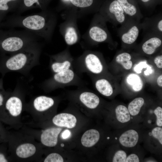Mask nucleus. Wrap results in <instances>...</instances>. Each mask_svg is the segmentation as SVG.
Wrapping results in <instances>:
<instances>
[{
  "mask_svg": "<svg viewBox=\"0 0 162 162\" xmlns=\"http://www.w3.org/2000/svg\"><path fill=\"white\" fill-rule=\"evenodd\" d=\"M64 160L59 154L53 153L49 154L45 158L44 162H63Z\"/></svg>",
  "mask_w": 162,
  "mask_h": 162,
  "instance_id": "30",
  "label": "nucleus"
},
{
  "mask_svg": "<svg viewBox=\"0 0 162 162\" xmlns=\"http://www.w3.org/2000/svg\"><path fill=\"white\" fill-rule=\"evenodd\" d=\"M128 17L140 21L143 16L137 6L131 0H116Z\"/></svg>",
  "mask_w": 162,
  "mask_h": 162,
  "instance_id": "14",
  "label": "nucleus"
},
{
  "mask_svg": "<svg viewBox=\"0 0 162 162\" xmlns=\"http://www.w3.org/2000/svg\"><path fill=\"white\" fill-rule=\"evenodd\" d=\"M36 150V148L33 144L26 143L19 146L16 148V152L19 158H26L34 154Z\"/></svg>",
  "mask_w": 162,
  "mask_h": 162,
  "instance_id": "21",
  "label": "nucleus"
},
{
  "mask_svg": "<svg viewBox=\"0 0 162 162\" xmlns=\"http://www.w3.org/2000/svg\"><path fill=\"white\" fill-rule=\"evenodd\" d=\"M62 130L59 128H51L45 130L40 136L41 142L46 146H55L57 143L58 135Z\"/></svg>",
  "mask_w": 162,
  "mask_h": 162,
  "instance_id": "15",
  "label": "nucleus"
},
{
  "mask_svg": "<svg viewBox=\"0 0 162 162\" xmlns=\"http://www.w3.org/2000/svg\"></svg>",
  "mask_w": 162,
  "mask_h": 162,
  "instance_id": "46",
  "label": "nucleus"
},
{
  "mask_svg": "<svg viewBox=\"0 0 162 162\" xmlns=\"http://www.w3.org/2000/svg\"><path fill=\"white\" fill-rule=\"evenodd\" d=\"M25 89L23 84L19 81H18L14 91L9 92L3 107L0 111L5 110L11 116L15 117L20 115L23 107L22 96Z\"/></svg>",
  "mask_w": 162,
  "mask_h": 162,
  "instance_id": "6",
  "label": "nucleus"
},
{
  "mask_svg": "<svg viewBox=\"0 0 162 162\" xmlns=\"http://www.w3.org/2000/svg\"><path fill=\"white\" fill-rule=\"evenodd\" d=\"M151 0H141V2H142L145 3H148L149 2H150Z\"/></svg>",
  "mask_w": 162,
  "mask_h": 162,
  "instance_id": "42",
  "label": "nucleus"
},
{
  "mask_svg": "<svg viewBox=\"0 0 162 162\" xmlns=\"http://www.w3.org/2000/svg\"><path fill=\"white\" fill-rule=\"evenodd\" d=\"M128 84L135 92H139L142 89L143 86L142 81L140 77L137 75L131 74L126 79Z\"/></svg>",
  "mask_w": 162,
  "mask_h": 162,
  "instance_id": "23",
  "label": "nucleus"
},
{
  "mask_svg": "<svg viewBox=\"0 0 162 162\" xmlns=\"http://www.w3.org/2000/svg\"><path fill=\"white\" fill-rule=\"evenodd\" d=\"M23 1L25 8L23 9L22 11L26 9L30 8L34 6V5L35 4L36 5V6L41 8L40 0H23Z\"/></svg>",
  "mask_w": 162,
  "mask_h": 162,
  "instance_id": "32",
  "label": "nucleus"
},
{
  "mask_svg": "<svg viewBox=\"0 0 162 162\" xmlns=\"http://www.w3.org/2000/svg\"><path fill=\"white\" fill-rule=\"evenodd\" d=\"M146 68V70L144 72V74L146 75H149L152 73L153 70L151 66L148 65Z\"/></svg>",
  "mask_w": 162,
  "mask_h": 162,
  "instance_id": "39",
  "label": "nucleus"
},
{
  "mask_svg": "<svg viewBox=\"0 0 162 162\" xmlns=\"http://www.w3.org/2000/svg\"><path fill=\"white\" fill-rule=\"evenodd\" d=\"M71 133L70 130L66 129L62 134V137L64 139L68 138L71 135Z\"/></svg>",
  "mask_w": 162,
  "mask_h": 162,
  "instance_id": "38",
  "label": "nucleus"
},
{
  "mask_svg": "<svg viewBox=\"0 0 162 162\" xmlns=\"http://www.w3.org/2000/svg\"><path fill=\"white\" fill-rule=\"evenodd\" d=\"M18 0H0V19L2 20L6 14L12 8L11 3Z\"/></svg>",
  "mask_w": 162,
  "mask_h": 162,
  "instance_id": "27",
  "label": "nucleus"
},
{
  "mask_svg": "<svg viewBox=\"0 0 162 162\" xmlns=\"http://www.w3.org/2000/svg\"><path fill=\"white\" fill-rule=\"evenodd\" d=\"M131 59V56L130 54L127 52H123L116 56V60L117 63L121 64L124 68L129 70L132 66Z\"/></svg>",
  "mask_w": 162,
  "mask_h": 162,
  "instance_id": "26",
  "label": "nucleus"
},
{
  "mask_svg": "<svg viewBox=\"0 0 162 162\" xmlns=\"http://www.w3.org/2000/svg\"><path fill=\"white\" fill-rule=\"evenodd\" d=\"M142 29L140 21L128 17L118 31V35L122 43L127 45L134 44Z\"/></svg>",
  "mask_w": 162,
  "mask_h": 162,
  "instance_id": "7",
  "label": "nucleus"
},
{
  "mask_svg": "<svg viewBox=\"0 0 162 162\" xmlns=\"http://www.w3.org/2000/svg\"><path fill=\"white\" fill-rule=\"evenodd\" d=\"M152 134L154 137L157 139L160 143L162 144V128L160 127L154 128L152 131Z\"/></svg>",
  "mask_w": 162,
  "mask_h": 162,
  "instance_id": "33",
  "label": "nucleus"
},
{
  "mask_svg": "<svg viewBox=\"0 0 162 162\" xmlns=\"http://www.w3.org/2000/svg\"><path fill=\"white\" fill-rule=\"evenodd\" d=\"M74 91L78 95L79 101L83 106L89 109L96 108L99 105L100 100L95 94L83 86L78 87Z\"/></svg>",
  "mask_w": 162,
  "mask_h": 162,
  "instance_id": "12",
  "label": "nucleus"
},
{
  "mask_svg": "<svg viewBox=\"0 0 162 162\" xmlns=\"http://www.w3.org/2000/svg\"><path fill=\"white\" fill-rule=\"evenodd\" d=\"M55 104L52 98L45 95L36 97L32 102V106L36 111L43 112L52 107Z\"/></svg>",
  "mask_w": 162,
  "mask_h": 162,
  "instance_id": "17",
  "label": "nucleus"
},
{
  "mask_svg": "<svg viewBox=\"0 0 162 162\" xmlns=\"http://www.w3.org/2000/svg\"><path fill=\"white\" fill-rule=\"evenodd\" d=\"M144 35L142 50L146 54L152 55L162 45V36L151 34Z\"/></svg>",
  "mask_w": 162,
  "mask_h": 162,
  "instance_id": "13",
  "label": "nucleus"
},
{
  "mask_svg": "<svg viewBox=\"0 0 162 162\" xmlns=\"http://www.w3.org/2000/svg\"><path fill=\"white\" fill-rule=\"evenodd\" d=\"M99 13L106 21L115 26L123 24L128 17L116 0L112 1L106 10H102Z\"/></svg>",
  "mask_w": 162,
  "mask_h": 162,
  "instance_id": "10",
  "label": "nucleus"
},
{
  "mask_svg": "<svg viewBox=\"0 0 162 162\" xmlns=\"http://www.w3.org/2000/svg\"><path fill=\"white\" fill-rule=\"evenodd\" d=\"M117 120L120 122L124 123L128 122L130 119V114L128 109L123 105H119L115 109Z\"/></svg>",
  "mask_w": 162,
  "mask_h": 162,
  "instance_id": "24",
  "label": "nucleus"
},
{
  "mask_svg": "<svg viewBox=\"0 0 162 162\" xmlns=\"http://www.w3.org/2000/svg\"><path fill=\"white\" fill-rule=\"evenodd\" d=\"M148 65L146 61L141 62L135 66L134 70L137 73L140 74L141 73L142 69L146 68Z\"/></svg>",
  "mask_w": 162,
  "mask_h": 162,
  "instance_id": "35",
  "label": "nucleus"
},
{
  "mask_svg": "<svg viewBox=\"0 0 162 162\" xmlns=\"http://www.w3.org/2000/svg\"><path fill=\"white\" fill-rule=\"evenodd\" d=\"M106 21L99 13L95 15L88 31L91 41L99 43L112 40V37L106 24Z\"/></svg>",
  "mask_w": 162,
  "mask_h": 162,
  "instance_id": "8",
  "label": "nucleus"
},
{
  "mask_svg": "<svg viewBox=\"0 0 162 162\" xmlns=\"http://www.w3.org/2000/svg\"><path fill=\"white\" fill-rule=\"evenodd\" d=\"M36 35L25 30H0V53L12 54L39 44Z\"/></svg>",
  "mask_w": 162,
  "mask_h": 162,
  "instance_id": "3",
  "label": "nucleus"
},
{
  "mask_svg": "<svg viewBox=\"0 0 162 162\" xmlns=\"http://www.w3.org/2000/svg\"><path fill=\"white\" fill-rule=\"evenodd\" d=\"M52 121L57 126L72 128L76 126L77 120L76 117L72 114L62 113L55 116L52 118Z\"/></svg>",
  "mask_w": 162,
  "mask_h": 162,
  "instance_id": "16",
  "label": "nucleus"
},
{
  "mask_svg": "<svg viewBox=\"0 0 162 162\" xmlns=\"http://www.w3.org/2000/svg\"><path fill=\"white\" fill-rule=\"evenodd\" d=\"M144 103V99L141 97L136 98L131 101L129 104L128 108L130 114L132 116L137 115Z\"/></svg>",
  "mask_w": 162,
  "mask_h": 162,
  "instance_id": "25",
  "label": "nucleus"
},
{
  "mask_svg": "<svg viewBox=\"0 0 162 162\" xmlns=\"http://www.w3.org/2000/svg\"><path fill=\"white\" fill-rule=\"evenodd\" d=\"M56 17L53 13L42 12L25 16H14L1 23L6 28L20 27L46 40H49L55 28Z\"/></svg>",
  "mask_w": 162,
  "mask_h": 162,
  "instance_id": "1",
  "label": "nucleus"
},
{
  "mask_svg": "<svg viewBox=\"0 0 162 162\" xmlns=\"http://www.w3.org/2000/svg\"><path fill=\"white\" fill-rule=\"evenodd\" d=\"M2 20L0 19V27H1V23L2 21Z\"/></svg>",
  "mask_w": 162,
  "mask_h": 162,
  "instance_id": "43",
  "label": "nucleus"
},
{
  "mask_svg": "<svg viewBox=\"0 0 162 162\" xmlns=\"http://www.w3.org/2000/svg\"><path fill=\"white\" fill-rule=\"evenodd\" d=\"M141 24L144 34H151L162 36L161 13L150 17L146 18Z\"/></svg>",
  "mask_w": 162,
  "mask_h": 162,
  "instance_id": "11",
  "label": "nucleus"
},
{
  "mask_svg": "<svg viewBox=\"0 0 162 162\" xmlns=\"http://www.w3.org/2000/svg\"><path fill=\"white\" fill-rule=\"evenodd\" d=\"M158 85L160 86H162V75H161L158 78L157 80Z\"/></svg>",
  "mask_w": 162,
  "mask_h": 162,
  "instance_id": "41",
  "label": "nucleus"
},
{
  "mask_svg": "<svg viewBox=\"0 0 162 162\" xmlns=\"http://www.w3.org/2000/svg\"><path fill=\"white\" fill-rule=\"evenodd\" d=\"M1 125H0V130H1V129H1Z\"/></svg>",
  "mask_w": 162,
  "mask_h": 162,
  "instance_id": "45",
  "label": "nucleus"
},
{
  "mask_svg": "<svg viewBox=\"0 0 162 162\" xmlns=\"http://www.w3.org/2000/svg\"><path fill=\"white\" fill-rule=\"evenodd\" d=\"M73 4L76 7L85 8L91 6L93 0H70Z\"/></svg>",
  "mask_w": 162,
  "mask_h": 162,
  "instance_id": "29",
  "label": "nucleus"
},
{
  "mask_svg": "<svg viewBox=\"0 0 162 162\" xmlns=\"http://www.w3.org/2000/svg\"><path fill=\"white\" fill-rule=\"evenodd\" d=\"M154 113L156 117V123L159 127L162 126V109L160 106L157 107L154 110Z\"/></svg>",
  "mask_w": 162,
  "mask_h": 162,
  "instance_id": "34",
  "label": "nucleus"
},
{
  "mask_svg": "<svg viewBox=\"0 0 162 162\" xmlns=\"http://www.w3.org/2000/svg\"><path fill=\"white\" fill-rule=\"evenodd\" d=\"M154 62L157 66L160 68H162V55L157 56L154 59Z\"/></svg>",
  "mask_w": 162,
  "mask_h": 162,
  "instance_id": "37",
  "label": "nucleus"
},
{
  "mask_svg": "<svg viewBox=\"0 0 162 162\" xmlns=\"http://www.w3.org/2000/svg\"><path fill=\"white\" fill-rule=\"evenodd\" d=\"M42 46L38 44L9 56L0 53V73L3 77L9 72L27 75L34 67L40 64Z\"/></svg>",
  "mask_w": 162,
  "mask_h": 162,
  "instance_id": "2",
  "label": "nucleus"
},
{
  "mask_svg": "<svg viewBox=\"0 0 162 162\" xmlns=\"http://www.w3.org/2000/svg\"><path fill=\"white\" fill-rule=\"evenodd\" d=\"M73 68L78 74L86 73L89 75L100 74L103 71L104 66L98 54L87 50L74 59Z\"/></svg>",
  "mask_w": 162,
  "mask_h": 162,
  "instance_id": "5",
  "label": "nucleus"
},
{
  "mask_svg": "<svg viewBox=\"0 0 162 162\" xmlns=\"http://www.w3.org/2000/svg\"><path fill=\"white\" fill-rule=\"evenodd\" d=\"M64 38L67 44L71 46L76 44L79 40L76 26L73 22H70L66 27L64 32Z\"/></svg>",
  "mask_w": 162,
  "mask_h": 162,
  "instance_id": "19",
  "label": "nucleus"
},
{
  "mask_svg": "<svg viewBox=\"0 0 162 162\" xmlns=\"http://www.w3.org/2000/svg\"><path fill=\"white\" fill-rule=\"evenodd\" d=\"M100 134L96 130L92 129L86 131L81 138L82 145L86 147H90L94 145L100 138Z\"/></svg>",
  "mask_w": 162,
  "mask_h": 162,
  "instance_id": "20",
  "label": "nucleus"
},
{
  "mask_svg": "<svg viewBox=\"0 0 162 162\" xmlns=\"http://www.w3.org/2000/svg\"><path fill=\"white\" fill-rule=\"evenodd\" d=\"M139 158L137 155L132 154L127 157L125 162H139Z\"/></svg>",
  "mask_w": 162,
  "mask_h": 162,
  "instance_id": "36",
  "label": "nucleus"
},
{
  "mask_svg": "<svg viewBox=\"0 0 162 162\" xmlns=\"http://www.w3.org/2000/svg\"><path fill=\"white\" fill-rule=\"evenodd\" d=\"M139 136L137 132L133 129L127 130L120 136L119 141L123 146L128 148L135 146L137 143Z\"/></svg>",
  "mask_w": 162,
  "mask_h": 162,
  "instance_id": "18",
  "label": "nucleus"
},
{
  "mask_svg": "<svg viewBox=\"0 0 162 162\" xmlns=\"http://www.w3.org/2000/svg\"><path fill=\"white\" fill-rule=\"evenodd\" d=\"M94 86L97 90L104 96H110L113 93L112 85L105 79H99L97 80L95 82Z\"/></svg>",
  "mask_w": 162,
  "mask_h": 162,
  "instance_id": "22",
  "label": "nucleus"
},
{
  "mask_svg": "<svg viewBox=\"0 0 162 162\" xmlns=\"http://www.w3.org/2000/svg\"><path fill=\"white\" fill-rule=\"evenodd\" d=\"M8 160L5 155L2 153H0V162H7Z\"/></svg>",
  "mask_w": 162,
  "mask_h": 162,
  "instance_id": "40",
  "label": "nucleus"
},
{
  "mask_svg": "<svg viewBox=\"0 0 162 162\" xmlns=\"http://www.w3.org/2000/svg\"><path fill=\"white\" fill-rule=\"evenodd\" d=\"M127 154L124 151L119 150L115 153L112 159L113 162H125Z\"/></svg>",
  "mask_w": 162,
  "mask_h": 162,
  "instance_id": "31",
  "label": "nucleus"
},
{
  "mask_svg": "<svg viewBox=\"0 0 162 162\" xmlns=\"http://www.w3.org/2000/svg\"><path fill=\"white\" fill-rule=\"evenodd\" d=\"M64 145L63 144H61V146L62 147H64Z\"/></svg>",
  "mask_w": 162,
  "mask_h": 162,
  "instance_id": "44",
  "label": "nucleus"
},
{
  "mask_svg": "<svg viewBox=\"0 0 162 162\" xmlns=\"http://www.w3.org/2000/svg\"><path fill=\"white\" fill-rule=\"evenodd\" d=\"M49 56V67L52 74L73 68L74 59L68 49Z\"/></svg>",
  "mask_w": 162,
  "mask_h": 162,
  "instance_id": "9",
  "label": "nucleus"
},
{
  "mask_svg": "<svg viewBox=\"0 0 162 162\" xmlns=\"http://www.w3.org/2000/svg\"><path fill=\"white\" fill-rule=\"evenodd\" d=\"M85 83L74 68L52 74L49 78L41 83L40 87L48 92L70 86H83Z\"/></svg>",
  "mask_w": 162,
  "mask_h": 162,
  "instance_id": "4",
  "label": "nucleus"
},
{
  "mask_svg": "<svg viewBox=\"0 0 162 162\" xmlns=\"http://www.w3.org/2000/svg\"><path fill=\"white\" fill-rule=\"evenodd\" d=\"M3 77L0 79V111L2 109L4 104L9 93L6 91L4 87Z\"/></svg>",
  "mask_w": 162,
  "mask_h": 162,
  "instance_id": "28",
  "label": "nucleus"
}]
</instances>
